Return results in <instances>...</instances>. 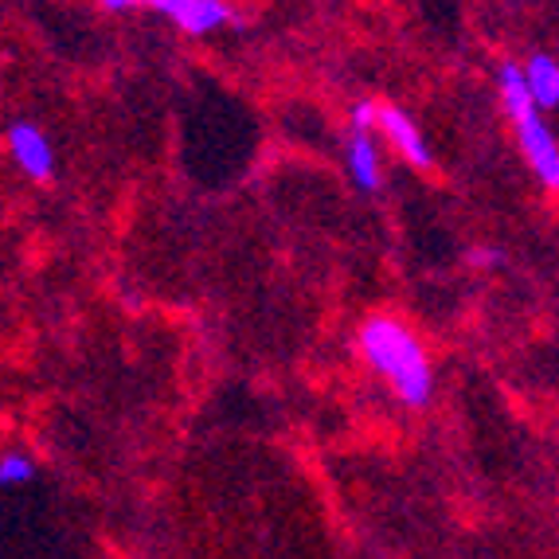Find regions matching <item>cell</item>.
<instances>
[{"instance_id": "5", "label": "cell", "mask_w": 559, "mask_h": 559, "mask_svg": "<svg viewBox=\"0 0 559 559\" xmlns=\"http://www.w3.org/2000/svg\"><path fill=\"white\" fill-rule=\"evenodd\" d=\"M376 133H380L395 153H400L407 165L415 168H430V150H427V138H423L419 121L411 118L403 106H388L380 103V118H376Z\"/></svg>"}, {"instance_id": "1", "label": "cell", "mask_w": 559, "mask_h": 559, "mask_svg": "<svg viewBox=\"0 0 559 559\" xmlns=\"http://www.w3.org/2000/svg\"><path fill=\"white\" fill-rule=\"evenodd\" d=\"M356 348L403 407H427L435 395V372H430V356L415 329L403 325L400 318L376 313L356 329Z\"/></svg>"}, {"instance_id": "4", "label": "cell", "mask_w": 559, "mask_h": 559, "mask_svg": "<svg viewBox=\"0 0 559 559\" xmlns=\"http://www.w3.org/2000/svg\"><path fill=\"white\" fill-rule=\"evenodd\" d=\"M9 157L12 165L24 173L28 180L36 185H47V180H56L59 173V160H56V145L39 130L36 121H12L9 126Z\"/></svg>"}, {"instance_id": "8", "label": "cell", "mask_w": 559, "mask_h": 559, "mask_svg": "<svg viewBox=\"0 0 559 559\" xmlns=\"http://www.w3.org/2000/svg\"><path fill=\"white\" fill-rule=\"evenodd\" d=\"M36 481V457L24 454V450H9L0 457V485L4 489H16V485Z\"/></svg>"}, {"instance_id": "7", "label": "cell", "mask_w": 559, "mask_h": 559, "mask_svg": "<svg viewBox=\"0 0 559 559\" xmlns=\"http://www.w3.org/2000/svg\"><path fill=\"white\" fill-rule=\"evenodd\" d=\"M524 79H528V91L536 98L540 110H556L559 106V59L548 51H536V56L524 59Z\"/></svg>"}, {"instance_id": "2", "label": "cell", "mask_w": 559, "mask_h": 559, "mask_svg": "<svg viewBox=\"0 0 559 559\" xmlns=\"http://www.w3.org/2000/svg\"><path fill=\"white\" fill-rule=\"evenodd\" d=\"M497 91H501V106L509 114L516 130V145H521L524 160L536 173L548 192H559V138L551 133V126L544 121V110L536 106L528 91V79H524V63L504 59L497 67Z\"/></svg>"}, {"instance_id": "9", "label": "cell", "mask_w": 559, "mask_h": 559, "mask_svg": "<svg viewBox=\"0 0 559 559\" xmlns=\"http://www.w3.org/2000/svg\"><path fill=\"white\" fill-rule=\"evenodd\" d=\"M469 262H474V266H501V251H474Z\"/></svg>"}, {"instance_id": "3", "label": "cell", "mask_w": 559, "mask_h": 559, "mask_svg": "<svg viewBox=\"0 0 559 559\" xmlns=\"http://www.w3.org/2000/svg\"><path fill=\"white\" fill-rule=\"evenodd\" d=\"M106 12H133V9H153L165 16L168 24H177L188 36H212L239 24V12L227 0H98Z\"/></svg>"}, {"instance_id": "6", "label": "cell", "mask_w": 559, "mask_h": 559, "mask_svg": "<svg viewBox=\"0 0 559 559\" xmlns=\"http://www.w3.org/2000/svg\"><path fill=\"white\" fill-rule=\"evenodd\" d=\"M345 165H348V177L360 192H380L383 188V160H380V145H376L372 130H353L348 133V145H345Z\"/></svg>"}]
</instances>
